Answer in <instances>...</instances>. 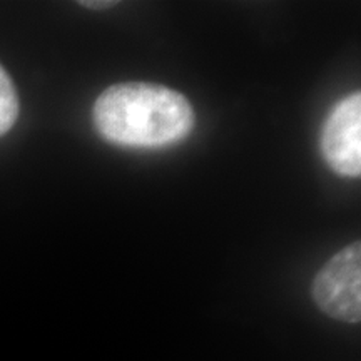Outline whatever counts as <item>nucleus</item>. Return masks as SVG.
Returning <instances> with one entry per match:
<instances>
[{
    "label": "nucleus",
    "mask_w": 361,
    "mask_h": 361,
    "mask_svg": "<svg viewBox=\"0 0 361 361\" xmlns=\"http://www.w3.org/2000/svg\"><path fill=\"white\" fill-rule=\"evenodd\" d=\"M94 124L106 141L124 147H166L194 128L183 94L156 84L129 82L106 89L94 104Z\"/></svg>",
    "instance_id": "1"
},
{
    "label": "nucleus",
    "mask_w": 361,
    "mask_h": 361,
    "mask_svg": "<svg viewBox=\"0 0 361 361\" xmlns=\"http://www.w3.org/2000/svg\"><path fill=\"white\" fill-rule=\"evenodd\" d=\"M313 300L324 314L343 323L361 319V245L336 252L316 274Z\"/></svg>",
    "instance_id": "2"
},
{
    "label": "nucleus",
    "mask_w": 361,
    "mask_h": 361,
    "mask_svg": "<svg viewBox=\"0 0 361 361\" xmlns=\"http://www.w3.org/2000/svg\"><path fill=\"white\" fill-rule=\"evenodd\" d=\"M322 152L335 173L345 178L361 174V94L341 99L323 126Z\"/></svg>",
    "instance_id": "3"
},
{
    "label": "nucleus",
    "mask_w": 361,
    "mask_h": 361,
    "mask_svg": "<svg viewBox=\"0 0 361 361\" xmlns=\"http://www.w3.org/2000/svg\"><path fill=\"white\" fill-rule=\"evenodd\" d=\"M19 112V94L8 72L0 64V137L16 126Z\"/></svg>",
    "instance_id": "4"
},
{
    "label": "nucleus",
    "mask_w": 361,
    "mask_h": 361,
    "mask_svg": "<svg viewBox=\"0 0 361 361\" xmlns=\"http://www.w3.org/2000/svg\"><path fill=\"white\" fill-rule=\"evenodd\" d=\"M79 6H84V7H87V8H106V7H112V6H116V2H79Z\"/></svg>",
    "instance_id": "5"
}]
</instances>
